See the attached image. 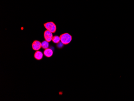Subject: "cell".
Returning a JSON list of instances; mask_svg holds the SVG:
<instances>
[{
	"label": "cell",
	"instance_id": "1",
	"mask_svg": "<svg viewBox=\"0 0 134 101\" xmlns=\"http://www.w3.org/2000/svg\"><path fill=\"white\" fill-rule=\"evenodd\" d=\"M60 41L63 44L67 45L69 44L72 40V36L68 33H64L59 36Z\"/></svg>",
	"mask_w": 134,
	"mask_h": 101
},
{
	"label": "cell",
	"instance_id": "2",
	"mask_svg": "<svg viewBox=\"0 0 134 101\" xmlns=\"http://www.w3.org/2000/svg\"><path fill=\"white\" fill-rule=\"evenodd\" d=\"M44 26L47 30L51 32V33H54L56 32L57 28L56 25L53 22H47L45 23Z\"/></svg>",
	"mask_w": 134,
	"mask_h": 101
},
{
	"label": "cell",
	"instance_id": "3",
	"mask_svg": "<svg viewBox=\"0 0 134 101\" xmlns=\"http://www.w3.org/2000/svg\"><path fill=\"white\" fill-rule=\"evenodd\" d=\"M44 37L45 40H46L48 42H50L52 40L53 38L52 33H51V32L47 30L45 31L44 33Z\"/></svg>",
	"mask_w": 134,
	"mask_h": 101
},
{
	"label": "cell",
	"instance_id": "4",
	"mask_svg": "<svg viewBox=\"0 0 134 101\" xmlns=\"http://www.w3.org/2000/svg\"><path fill=\"white\" fill-rule=\"evenodd\" d=\"M41 47H42V43L39 41H34L32 44V48L35 50H38Z\"/></svg>",
	"mask_w": 134,
	"mask_h": 101
},
{
	"label": "cell",
	"instance_id": "5",
	"mask_svg": "<svg viewBox=\"0 0 134 101\" xmlns=\"http://www.w3.org/2000/svg\"><path fill=\"white\" fill-rule=\"evenodd\" d=\"M44 53L45 57H50L53 54V52L51 49L47 48L45 49L44 51Z\"/></svg>",
	"mask_w": 134,
	"mask_h": 101
},
{
	"label": "cell",
	"instance_id": "6",
	"mask_svg": "<svg viewBox=\"0 0 134 101\" xmlns=\"http://www.w3.org/2000/svg\"><path fill=\"white\" fill-rule=\"evenodd\" d=\"M43 57L42 53V52L37 51L34 54V57L35 59L38 60H40L42 59Z\"/></svg>",
	"mask_w": 134,
	"mask_h": 101
},
{
	"label": "cell",
	"instance_id": "7",
	"mask_svg": "<svg viewBox=\"0 0 134 101\" xmlns=\"http://www.w3.org/2000/svg\"><path fill=\"white\" fill-rule=\"evenodd\" d=\"M42 46L43 48L45 49L48 48L49 44L48 42H47L46 40L44 41L42 43Z\"/></svg>",
	"mask_w": 134,
	"mask_h": 101
},
{
	"label": "cell",
	"instance_id": "8",
	"mask_svg": "<svg viewBox=\"0 0 134 101\" xmlns=\"http://www.w3.org/2000/svg\"><path fill=\"white\" fill-rule=\"evenodd\" d=\"M53 42L57 44L58 43H59L60 41V37L59 36H54L52 40Z\"/></svg>",
	"mask_w": 134,
	"mask_h": 101
}]
</instances>
